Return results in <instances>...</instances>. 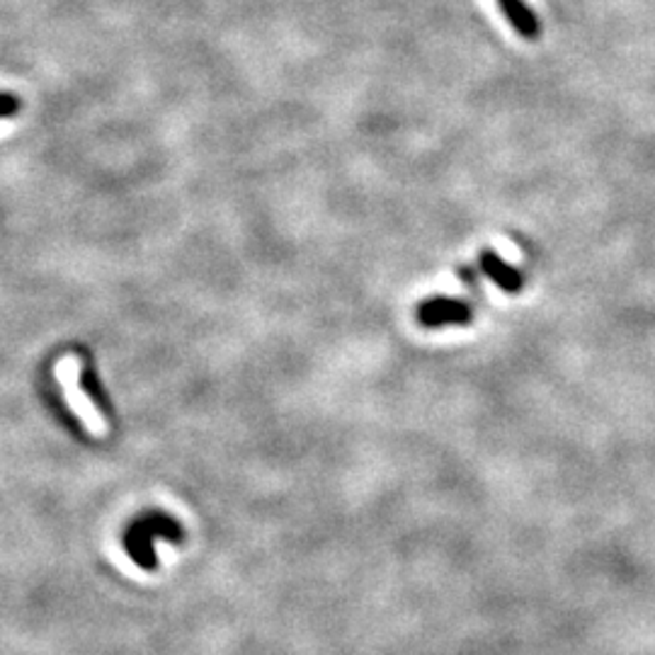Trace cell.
Segmentation results:
<instances>
[{
  "mask_svg": "<svg viewBox=\"0 0 655 655\" xmlns=\"http://www.w3.org/2000/svg\"><path fill=\"white\" fill-rule=\"evenodd\" d=\"M481 267H483V272H486L490 279H496V282L502 289H508V292H514V289L522 284L520 272H514L510 265H505L496 253H490V251L483 253L481 255Z\"/></svg>",
  "mask_w": 655,
  "mask_h": 655,
  "instance_id": "obj_3",
  "label": "cell"
},
{
  "mask_svg": "<svg viewBox=\"0 0 655 655\" xmlns=\"http://www.w3.org/2000/svg\"><path fill=\"white\" fill-rule=\"evenodd\" d=\"M421 318L425 320V324L429 326H437V324H447V320H466V314H464V306H459L454 302H429L425 304Z\"/></svg>",
  "mask_w": 655,
  "mask_h": 655,
  "instance_id": "obj_4",
  "label": "cell"
},
{
  "mask_svg": "<svg viewBox=\"0 0 655 655\" xmlns=\"http://www.w3.org/2000/svg\"><path fill=\"white\" fill-rule=\"evenodd\" d=\"M57 377L61 381L63 396H66V403L71 405V411L81 417L85 429H88L93 437H105L107 435L105 417L98 413V408H95V403L81 389V360L73 357V354H66V357L59 362Z\"/></svg>",
  "mask_w": 655,
  "mask_h": 655,
  "instance_id": "obj_1",
  "label": "cell"
},
{
  "mask_svg": "<svg viewBox=\"0 0 655 655\" xmlns=\"http://www.w3.org/2000/svg\"><path fill=\"white\" fill-rule=\"evenodd\" d=\"M20 107H23V102H20L17 95L13 93H0V120H8V117H13L20 112Z\"/></svg>",
  "mask_w": 655,
  "mask_h": 655,
  "instance_id": "obj_5",
  "label": "cell"
},
{
  "mask_svg": "<svg viewBox=\"0 0 655 655\" xmlns=\"http://www.w3.org/2000/svg\"><path fill=\"white\" fill-rule=\"evenodd\" d=\"M498 8L520 37L532 41L542 35L539 17L534 15V10L524 3V0H498Z\"/></svg>",
  "mask_w": 655,
  "mask_h": 655,
  "instance_id": "obj_2",
  "label": "cell"
}]
</instances>
